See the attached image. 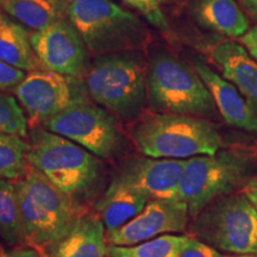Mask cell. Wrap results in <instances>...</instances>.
<instances>
[{"mask_svg": "<svg viewBox=\"0 0 257 257\" xmlns=\"http://www.w3.org/2000/svg\"><path fill=\"white\" fill-rule=\"evenodd\" d=\"M15 185L25 244L36 248L42 256L50 255L80 217L88 212L87 207L64 194L31 167L27 176Z\"/></svg>", "mask_w": 257, "mask_h": 257, "instance_id": "6da1fadb", "label": "cell"}, {"mask_svg": "<svg viewBox=\"0 0 257 257\" xmlns=\"http://www.w3.org/2000/svg\"><path fill=\"white\" fill-rule=\"evenodd\" d=\"M257 176V154L245 147L221 148L214 155H199L185 161L178 199L191 219L211 202L239 192Z\"/></svg>", "mask_w": 257, "mask_h": 257, "instance_id": "7a4b0ae2", "label": "cell"}, {"mask_svg": "<svg viewBox=\"0 0 257 257\" xmlns=\"http://www.w3.org/2000/svg\"><path fill=\"white\" fill-rule=\"evenodd\" d=\"M28 161L32 169L64 194L81 202L95 193L102 175L98 156L44 127H32Z\"/></svg>", "mask_w": 257, "mask_h": 257, "instance_id": "3957f363", "label": "cell"}, {"mask_svg": "<svg viewBox=\"0 0 257 257\" xmlns=\"http://www.w3.org/2000/svg\"><path fill=\"white\" fill-rule=\"evenodd\" d=\"M134 121L131 138L144 156L184 160L214 155L224 146L218 127L205 118L150 112Z\"/></svg>", "mask_w": 257, "mask_h": 257, "instance_id": "277c9868", "label": "cell"}, {"mask_svg": "<svg viewBox=\"0 0 257 257\" xmlns=\"http://www.w3.org/2000/svg\"><path fill=\"white\" fill-rule=\"evenodd\" d=\"M87 94L123 120H136L147 102V68L136 51L98 56L86 72Z\"/></svg>", "mask_w": 257, "mask_h": 257, "instance_id": "5b68a950", "label": "cell"}, {"mask_svg": "<svg viewBox=\"0 0 257 257\" xmlns=\"http://www.w3.org/2000/svg\"><path fill=\"white\" fill-rule=\"evenodd\" d=\"M147 101L153 112L206 118L216 114L211 92L194 69L169 53H157L147 67Z\"/></svg>", "mask_w": 257, "mask_h": 257, "instance_id": "8992f818", "label": "cell"}, {"mask_svg": "<svg viewBox=\"0 0 257 257\" xmlns=\"http://www.w3.org/2000/svg\"><path fill=\"white\" fill-rule=\"evenodd\" d=\"M67 18L96 57L135 51L148 38L143 22L112 0H72Z\"/></svg>", "mask_w": 257, "mask_h": 257, "instance_id": "52a82bcc", "label": "cell"}, {"mask_svg": "<svg viewBox=\"0 0 257 257\" xmlns=\"http://www.w3.org/2000/svg\"><path fill=\"white\" fill-rule=\"evenodd\" d=\"M189 237L229 253L257 252V212L240 192L225 195L189 221Z\"/></svg>", "mask_w": 257, "mask_h": 257, "instance_id": "ba28073f", "label": "cell"}, {"mask_svg": "<svg viewBox=\"0 0 257 257\" xmlns=\"http://www.w3.org/2000/svg\"><path fill=\"white\" fill-rule=\"evenodd\" d=\"M42 127L68 138L99 159H114L125 148L117 117L86 100L74 102L43 123Z\"/></svg>", "mask_w": 257, "mask_h": 257, "instance_id": "9c48e42d", "label": "cell"}, {"mask_svg": "<svg viewBox=\"0 0 257 257\" xmlns=\"http://www.w3.org/2000/svg\"><path fill=\"white\" fill-rule=\"evenodd\" d=\"M80 85L76 78L49 70H34L14 91L28 124L36 127L74 102L86 100Z\"/></svg>", "mask_w": 257, "mask_h": 257, "instance_id": "30bf717a", "label": "cell"}, {"mask_svg": "<svg viewBox=\"0 0 257 257\" xmlns=\"http://www.w3.org/2000/svg\"><path fill=\"white\" fill-rule=\"evenodd\" d=\"M31 47L44 70L79 78L87 70L89 51L68 19L30 35Z\"/></svg>", "mask_w": 257, "mask_h": 257, "instance_id": "8fae6325", "label": "cell"}, {"mask_svg": "<svg viewBox=\"0 0 257 257\" xmlns=\"http://www.w3.org/2000/svg\"><path fill=\"white\" fill-rule=\"evenodd\" d=\"M191 217L179 200H149L136 217L119 229L106 232L108 245L130 246L166 233L187 230Z\"/></svg>", "mask_w": 257, "mask_h": 257, "instance_id": "7c38bea8", "label": "cell"}, {"mask_svg": "<svg viewBox=\"0 0 257 257\" xmlns=\"http://www.w3.org/2000/svg\"><path fill=\"white\" fill-rule=\"evenodd\" d=\"M185 161L128 157L120 163L113 179L143 193L149 200H176Z\"/></svg>", "mask_w": 257, "mask_h": 257, "instance_id": "4fadbf2b", "label": "cell"}, {"mask_svg": "<svg viewBox=\"0 0 257 257\" xmlns=\"http://www.w3.org/2000/svg\"><path fill=\"white\" fill-rule=\"evenodd\" d=\"M194 70L211 92L217 110L225 123L257 135V113L250 107L236 86L200 61L194 62Z\"/></svg>", "mask_w": 257, "mask_h": 257, "instance_id": "5bb4252c", "label": "cell"}, {"mask_svg": "<svg viewBox=\"0 0 257 257\" xmlns=\"http://www.w3.org/2000/svg\"><path fill=\"white\" fill-rule=\"evenodd\" d=\"M211 57L219 66L223 78L236 86L257 113V61L240 44L231 41L214 46Z\"/></svg>", "mask_w": 257, "mask_h": 257, "instance_id": "9a60e30c", "label": "cell"}, {"mask_svg": "<svg viewBox=\"0 0 257 257\" xmlns=\"http://www.w3.org/2000/svg\"><path fill=\"white\" fill-rule=\"evenodd\" d=\"M106 229L98 213L86 212L50 257H107Z\"/></svg>", "mask_w": 257, "mask_h": 257, "instance_id": "2e32d148", "label": "cell"}, {"mask_svg": "<svg viewBox=\"0 0 257 257\" xmlns=\"http://www.w3.org/2000/svg\"><path fill=\"white\" fill-rule=\"evenodd\" d=\"M149 198L130 186L112 179L104 194L96 202V213L106 232L119 229L146 207Z\"/></svg>", "mask_w": 257, "mask_h": 257, "instance_id": "e0dca14e", "label": "cell"}, {"mask_svg": "<svg viewBox=\"0 0 257 257\" xmlns=\"http://www.w3.org/2000/svg\"><path fill=\"white\" fill-rule=\"evenodd\" d=\"M193 15L202 28L226 37H242L249 29L248 19L236 0H198Z\"/></svg>", "mask_w": 257, "mask_h": 257, "instance_id": "ac0fdd59", "label": "cell"}, {"mask_svg": "<svg viewBox=\"0 0 257 257\" xmlns=\"http://www.w3.org/2000/svg\"><path fill=\"white\" fill-rule=\"evenodd\" d=\"M68 5L66 0H0L6 14L35 31L66 19Z\"/></svg>", "mask_w": 257, "mask_h": 257, "instance_id": "d6986e66", "label": "cell"}, {"mask_svg": "<svg viewBox=\"0 0 257 257\" xmlns=\"http://www.w3.org/2000/svg\"><path fill=\"white\" fill-rule=\"evenodd\" d=\"M0 61L23 72H34L41 67L23 25L10 21L0 30Z\"/></svg>", "mask_w": 257, "mask_h": 257, "instance_id": "ffe728a7", "label": "cell"}, {"mask_svg": "<svg viewBox=\"0 0 257 257\" xmlns=\"http://www.w3.org/2000/svg\"><path fill=\"white\" fill-rule=\"evenodd\" d=\"M0 239L10 246L25 244L15 181L0 179Z\"/></svg>", "mask_w": 257, "mask_h": 257, "instance_id": "44dd1931", "label": "cell"}, {"mask_svg": "<svg viewBox=\"0 0 257 257\" xmlns=\"http://www.w3.org/2000/svg\"><path fill=\"white\" fill-rule=\"evenodd\" d=\"M29 142L24 137L0 131V179L18 181L30 170Z\"/></svg>", "mask_w": 257, "mask_h": 257, "instance_id": "7402d4cb", "label": "cell"}, {"mask_svg": "<svg viewBox=\"0 0 257 257\" xmlns=\"http://www.w3.org/2000/svg\"><path fill=\"white\" fill-rule=\"evenodd\" d=\"M188 237L166 233L130 246L108 245L107 257H178Z\"/></svg>", "mask_w": 257, "mask_h": 257, "instance_id": "603a6c76", "label": "cell"}, {"mask_svg": "<svg viewBox=\"0 0 257 257\" xmlns=\"http://www.w3.org/2000/svg\"><path fill=\"white\" fill-rule=\"evenodd\" d=\"M28 126L27 115L19 102L12 95L0 91V131L25 137Z\"/></svg>", "mask_w": 257, "mask_h": 257, "instance_id": "cb8c5ba5", "label": "cell"}, {"mask_svg": "<svg viewBox=\"0 0 257 257\" xmlns=\"http://www.w3.org/2000/svg\"><path fill=\"white\" fill-rule=\"evenodd\" d=\"M121 2L142 12L147 19H149L156 27L162 29L167 28L166 19L160 9L161 0H121Z\"/></svg>", "mask_w": 257, "mask_h": 257, "instance_id": "d4e9b609", "label": "cell"}, {"mask_svg": "<svg viewBox=\"0 0 257 257\" xmlns=\"http://www.w3.org/2000/svg\"><path fill=\"white\" fill-rule=\"evenodd\" d=\"M219 250L208 245L202 240L193 237H188L187 242L184 244L178 257H223Z\"/></svg>", "mask_w": 257, "mask_h": 257, "instance_id": "484cf974", "label": "cell"}, {"mask_svg": "<svg viewBox=\"0 0 257 257\" xmlns=\"http://www.w3.org/2000/svg\"><path fill=\"white\" fill-rule=\"evenodd\" d=\"M27 74L23 70L14 68L0 61V91H9L15 89L23 81Z\"/></svg>", "mask_w": 257, "mask_h": 257, "instance_id": "4316f807", "label": "cell"}, {"mask_svg": "<svg viewBox=\"0 0 257 257\" xmlns=\"http://www.w3.org/2000/svg\"><path fill=\"white\" fill-rule=\"evenodd\" d=\"M0 257H43L36 248H32L27 244L11 246L5 249L0 246Z\"/></svg>", "mask_w": 257, "mask_h": 257, "instance_id": "83f0119b", "label": "cell"}, {"mask_svg": "<svg viewBox=\"0 0 257 257\" xmlns=\"http://www.w3.org/2000/svg\"><path fill=\"white\" fill-rule=\"evenodd\" d=\"M239 41L248 50L249 55L257 61V25L246 31L242 37H239Z\"/></svg>", "mask_w": 257, "mask_h": 257, "instance_id": "f1b7e54d", "label": "cell"}, {"mask_svg": "<svg viewBox=\"0 0 257 257\" xmlns=\"http://www.w3.org/2000/svg\"><path fill=\"white\" fill-rule=\"evenodd\" d=\"M239 192L243 193L248 198V200L251 202L253 208L257 212V176L253 178L251 181H249Z\"/></svg>", "mask_w": 257, "mask_h": 257, "instance_id": "f546056e", "label": "cell"}, {"mask_svg": "<svg viewBox=\"0 0 257 257\" xmlns=\"http://www.w3.org/2000/svg\"><path fill=\"white\" fill-rule=\"evenodd\" d=\"M238 2L250 16L257 19V0H238Z\"/></svg>", "mask_w": 257, "mask_h": 257, "instance_id": "4dcf8cb0", "label": "cell"}, {"mask_svg": "<svg viewBox=\"0 0 257 257\" xmlns=\"http://www.w3.org/2000/svg\"><path fill=\"white\" fill-rule=\"evenodd\" d=\"M223 257H257V252H253V253H231V255H224Z\"/></svg>", "mask_w": 257, "mask_h": 257, "instance_id": "1f68e13d", "label": "cell"}, {"mask_svg": "<svg viewBox=\"0 0 257 257\" xmlns=\"http://www.w3.org/2000/svg\"><path fill=\"white\" fill-rule=\"evenodd\" d=\"M10 21H11V19H9L8 17H5L4 15L0 14V30H2V29H4L6 25L10 23Z\"/></svg>", "mask_w": 257, "mask_h": 257, "instance_id": "d6a6232c", "label": "cell"}]
</instances>
